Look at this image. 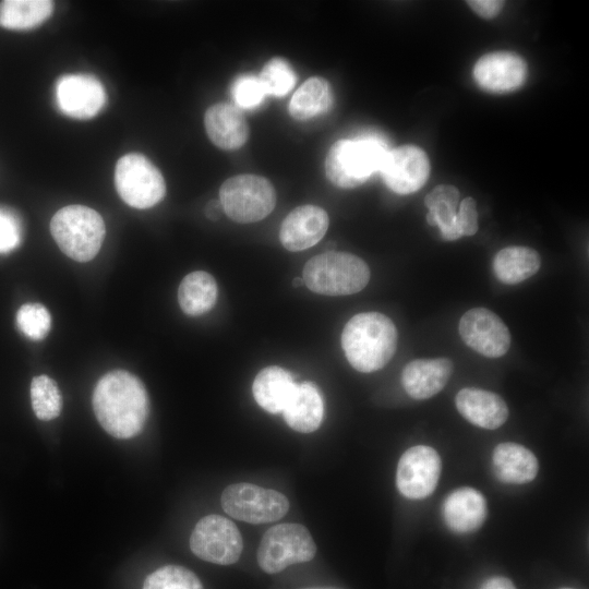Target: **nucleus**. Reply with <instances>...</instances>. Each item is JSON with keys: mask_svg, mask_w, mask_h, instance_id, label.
Here are the masks:
<instances>
[{"mask_svg": "<svg viewBox=\"0 0 589 589\" xmlns=\"http://www.w3.org/2000/svg\"><path fill=\"white\" fill-rule=\"evenodd\" d=\"M231 94L236 105L243 109L256 108L266 96L259 76L253 74L238 76L232 83Z\"/></svg>", "mask_w": 589, "mask_h": 589, "instance_id": "33", "label": "nucleus"}, {"mask_svg": "<svg viewBox=\"0 0 589 589\" xmlns=\"http://www.w3.org/2000/svg\"><path fill=\"white\" fill-rule=\"evenodd\" d=\"M458 412L471 424L495 430L508 418V407L504 399L490 390L466 387L455 398Z\"/></svg>", "mask_w": 589, "mask_h": 589, "instance_id": "19", "label": "nucleus"}, {"mask_svg": "<svg viewBox=\"0 0 589 589\" xmlns=\"http://www.w3.org/2000/svg\"><path fill=\"white\" fill-rule=\"evenodd\" d=\"M219 202L230 219L241 224L255 223L275 208L276 191L264 177L238 175L221 184Z\"/></svg>", "mask_w": 589, "mask_h": 589, "instance_id": "6", "label": "nucleus"}, {"mask_svg": "<svg viewBox=\"0 0 589 589\" xmlns=\"http://www.w3.org/2000/svg\"><path fill=\"white\" fill-rule=\"evenodd\" d=\"M469 7L481 17L492 19L496 16L504 5L500 0H471L467 1Z\"/></svg>", "mask_w": 589, "mask_h": 589, "instance_id": "36", "label": "nucleus"}, {"mask_svg": "<svg viewBox=\"0 0 589 589\" xmlns=\"http://www.w3.org/2000/svg\"><path fill=\"white\" fill-rule=\"evenodd\" d=\"M459 196L457 188L441 184L435 187L424 199L428 208V224L437 226L442 237L449 241L461 237L456 223Z\"/></svg>", "mask_w": 589, "mask_h": 589, "instance_id": "24", "label": "nucleus"}, {"mask_svg": "<svg viewBox=\"0 0 589 589\" xmlns=\"http://www.w3.org/2000/svg\"><path fill=\"white\" fill-rule=\"evenodd\" d=\"M304 284L303 279L302 278H294L293 279V286L294 287H300Z\"/></svg>", "mask_w": 589, "mask_h": 589, "instance_id": "39", "label": "nucleus"}, {"mask_svg": "<svg viewBox=\"0 0 589 589\" xmlns=\"http://www.w3.org/2000/svg\"><path fill=\"white\" fill-rule=\"evenodd\" d=\"M21 242V227L16 217L0 208V253L15 249Z\"/></svg>", "mask_w": 589, "mask_h": 589, "instance_id": "34", "label": "nucleus"}, {"mask_svg": "<svg viewBox=\"0 0 589 589\" xmlns=\"http://www.w3.org/2000/svg\"><path fill=\"white\" fill-rule=\"evenodd\" d=\"M142 589H203V586L190 569L166 565L149 574Z\"/></svg>", "mask_w": 589, "mask_h": 589, "instance_id": "31", "label": "nucleus"}, {"mask_svg": "<svg viewBox=\"0 0 589 589\" xmlns=\"http://www.w3.org/2000/svg\"><path fill=\"white\" fill-rule=\"evenodd\" d=\"M477 84L490 93H508L518 89L526 81L527 64L512 51H494L482 56L473 67Z\"/></svg>", "mask_w": 589, "mask_h": 589, "instance_id": "15", "label": "nucleus"}, {"mask_svg": "<svg viewBox=\"0 0 589 589\" xmlns=\"http://www.w3.org/2000/svg\"><path fill=\"white\" fill-rule=\"evenodd\" d=\"M56 101L64 115L75 119H89L104 107L106 92L93 75L67 74L56 84Z\"/></svg>", "mask_w": 589, "mask_h": 589, "instance_id": "14", "label": "nucleus"}, {"mask_svg": "<svg viewBox=\"0 0 589 589\" xmlns=\"http://www.w3.org/2000/svg\"><path fill=\"white\" fill-rule=\"evenodd\" d=\"M218 288L214 277L203 271L188 274L178 289L181 310L191 316L208 312L216 303Z\"/></svg>", "mask_w": 589, "mask_h": 589, "instance_id": "26", "label": "nucleus"}, {"mask_svg": "<svg viewBox=\"0 0 589 589\" xmlns=\"http://www.w3.org/2000/svg\"><path fill=\"white\" fill-rule=\"evenodd\" d=\"M302 279L316 293L347 296L361 291L368 285L370 268L357 255L328 251L305 263Z\"/></svg>", "mask_w": 589, "mask_h": 589, "instance_id": "4", "label": "nucleus"}, {"mask_svg": "<svg viewBox=\"0 0 589 589\" xmlns=\"http://www.w3.org/2000/svg\"><path fill=\"white\" fill-rule=\"evenodd\" d=\"M387 145L373 134L335 142L325 159V173L332 184L352 189L380 171Z\"/></svg>", "mask_w": 589, "mask_h": 589, "instance_id": "3", "label": "nucleus"}, {"mask_svg": "<svg viewBox=\"0 0 589 589\" xmlns=\"http://www.w3.org/2000/svg\"><path fill=\"white\" fill-rule=\"evenodd\" d=\"M456 223L458 230L462 236H473L478 231V212L476 201L468 196L465 197L458 207Z\"/></svg>", "mask_w": 589, "mask_h": 589, "instance_id": "35", "label": "nucleus"}, {"mask_svg": "<svg viewBox=\"0 0 589 589\" xmlns=\"http://www.w3.org/2000/svg\"><path fill=\"white\" fill-rule=\"evenodd\" d=\"M53 10L49 0H4L0 3V26L29 29L47 20Z\"/></svg>", "mask_w": 589, "mask_h": 589, "instance_id": "28", "label": "nucleus"}, {"mask_svg": "<svg viewBox=\"0 0 589 589\" xmlns=\"http://www.w3.org/2000/svg\"><path fill=\"white\" fill-rule=\"evenodd\" d=\"M283 413L287 424L297 432L311 433L317 430L324 413L318 388L310 382L297 385Z\"/></svg>", "mask_w": 589, "mask_h": 589, "instance_id": "22", "label": "nucleus"}, {"mask_svg": "<svg viewBox=\"0 0 589 589\" xmlns=\"http://www.w3.org/2000/svg\"><path fill=\"white\" fill-rule=\"evenodd\" d=\"M442 515L445 525L453 532L471 533L485 521L488 503L478 490L469 486L458 488L444 500Z\"/></svg>", "mask_w": 589, "mask_h": 589, "instance_id": "17", "label": "nucleus"}, {"mask_svg": "<svg viewBox=\"0 0 589 589\" xmlns=\"http://www.w3.org/2000/svg\"><path fill=\"white\" fill-rule=\"evenodd\" d=\"M454 371L448 358L416 359L408 362L401 372V384L413 399L423 400L440 393Z\"/></svg>", "mask_w": 589, "mask_h": 589, "instance_id": "18", "label": "nucleus"}, {"mask_svg": "<svg viewBox=\"0 0 589 589\" xmlns=\"http://www.w3.org/2000/svg\"><path fill=\"white\" fill-rule=\"evenodd\" d=\"M459 335L464 342L486 358H500L509 349L510 333L494 312L485 308L468 310L460 318Z\"/></svg>", "mask_w": 589, "mask_h": 589, "instance_id": "12", "label": "nucleus"}, {"mask_svg": "<svg viewBox=\"0 0 589 589\" xmlns=\"http://www.w3.org/2000/svg\"><path fill=\"white\" fill-rule=\"evenodd\" d=\"M50 232L65 255L77 262H87L100 250L106 226L95 209L84 205H69L53 215Z\"/></svg>", "mask_w": 589, "mask_h": 589, "instance_id": "5", "label": "nucleus"}, {"mask_svg": "<svg viewBox=\"0 0 589 589\" xmlns=\"http://www.w3.org/2000/svg\"><path fill=\"white\" fill-rule=\"evenodd\" d=\"M190 548L201 560L230 565L240 558L243 541L231 520L213 514L197 521L190 537Z\"/></svg>", "mask_w": 589, "mask_h": 589, "instance_id": "10", "label": "nucleus"}, {"mask_svg": "<svg viewBox=\"0 0 589 589\" xmlns=\"http://www.w3.org/2000/svg\"><path fill=\"white\" fill-rule=\"evenodd\" d=\"M398 334L393 321L380 312L352 316L341 333V347L350 365L371 373L384 368L393 358Z\"/></svg>", "mask_w": 589, "mask_h": 589, "instance_id": "2", "label": "nucleus"}, {"mask_svg": "<svg viewBox=\"0 0 589 589\" xmlns=\"http://www.w3.org/2000/svg\"><path fill=\"white\" fill-rule=\"evenodd\" d=\"M302 589H340L336 587H310V588H302Z\"/></svg>", "mask_w": 589, "mask_h": 589, "instance_id": "40", "label": "nucleus"}, {"mask_svg": "<svg viewBox=\"0 0 589 589\" xmlns=\"http://www.w3.org/2000/svg\"><path fill=\"white\" fill-rule=\"evenodd\" d=\"M93 409L107 433L117 438H131L144 428L148 396L139 377L124 370H113L96 384Z\"/></svg>", "mask_w": 589, "mask_h": 589, "instance_id": "1", "label": "nucleus"}, {"mask_svg": "<svg viewBox=\"0 0 589 589\" xmlns=\"http://www.w3.org/2000/svg\"><path fill=\"white\" fill-rule=\"evenodd\" d=\"M209 140L225 151L238 149L245 144L250 130L241 110L227 103L211 106L204 116Z\"/></svg>", "mask_w": 589, "mask_h": 589, "instance_id": "20", "label": "nucleus"}, {"mask_svg": "<svg viewBox=\"0 0 589 589\" xmlns=\"http://www.w3.org/2000/svg\"><path fill=\"white\" fill-rule=\"evenodd\" d=\"M492 461L494 473L503 483L525 484L531 482L539 471L534 454L518 443L506 442L496 445Z\"/></svg>", "mask_w": 589, "mask_h": 589, "instance_id": "21", "label": "nucleus"}, {"mask_svg": "<svg viewBox=\"0 0 589 589\" xmlns=\"http://www.w3.org/2000/svg\"><path fill=\"white\" fill-rule=\"evenodd\" d=\"M220 501L228 515L250 524L279 520L289 509V502L280 492L245 482L228 485Z\"/></svg>", "mask_w": 589, "mask_h": 589, "instance_id": "9", "label": "nucleus"}, {"mask_svg": "<svg viewBox=\"0 0 589 589\" xmlns=\"http://www.w3.org/2000/svg\"><path fill=\"white\" fill-rule=\"evenodd\" d=\"M31 400L39 420L57 418L62 409V396L56 382L47 375H38L31 383Z\"/></svg>", "mask_w": 589, "mask_h": 589, "instance_id": "29", "label": "nucleus"}, {"mask_svg": "<svg viewBox=\"0 0 589 589\" xmlns=\"http://www.w3.org/2000/svg\"><path fill=\"white\" fill-rule=\"evenodd\" d=\"M561 589H572V588H561Z\"/></svg>", "mask_w": 589, "mask_h": 589, "instance_id": "41", "label": "nucleus"}, {"mask_svg": "<svg viewBox=\"0 0 589 589\" xmlns=\"http://www.w3.org/2000/svg\"><path fill=\"white\" fill-rule=\"evenodd\" d=\"M442 470L438 453L426 445L408 448L399 458L396 485L410 500H422L435 490Z\"/></svg>", "mask_w": 589, "mask_h": 589, "instance_id": "11", "label": "nucleus"}, {"mask_svg": "<svg viewBox=\"0 0 589 589\" xmlns=\"http://www.w3.org/2000/svg\"><path fill=\"white\" fill-rule=\"evenodd\" d=\"M115 185L124 203L139 209L156 205L166 194V183L158 168L136 153L117 161Z\"/></svg>", "mask_w": 589, "mask_h": 589, "instance_id": "8", "label": "nucleus"}, {"mask_svg": "<svg viewBox=\"0 0 589 589\" xmlns=\"http://www.w3.org/2000/svg\"><path fill=\"white\" fill-rule=\"evenodd\" d=\"M333 94L328 82L320 76L308 79L293 94L288 110L296 120H309L328 111Z\"/></svg>", "mask_w": 589, "mask_h": 589, "instance_id": "27", "label": "nucleus"}, {"mask_svg": "<svg viewBox=\"0 0 589 589\" xmlns=\"http://www.w3.org/2000/svg\"><path fill=\"white\" fill-rule=\"evenodd\" d=\"M540 266L539 253L528 247L504 248L493 260V272L496 278L507 285H516L532 277Z\"/></svg>", "mask_w": 589, "mask_h": 589, "instance_id": "25", "label": "nucleus"}, {"mask_svg": "<svg viewBox=\"0 0 589 589\" xmlns=\"http://www.w3.org/2000/svg\"><path fill=\"white\" fill-rule=\"evenodd\" d=\"M16 324L26 337L40 340L49 333L51 317L43 304L26 303L16 313Z\"/></svg>", "mask_w": 589, "mask_h": 589, "instance_id": "32", "label": "nucleus"}, {"mask_svg": "<svg viewBox=\"0 0 589 589\" xmlns=\"http://www.w3.org/2000/svg\"><path fill=\"white\" fill-rule=\"evenodd\" d=\"M223 207L219 201L213 200L206 206V216L211 220H217L220 218Z\"/></svg>", "mask_w": 589, "mask_h": 589, "instance_id": "38", "label": "nucleus"}, {"mask_svg": "<svg viewBox=\"0 0 589 589\" xmlns=\"http://www.w3.org/2000/svg\"><path fill=\"white\" fill-rule=\"evenodd\" d=\"M259 79L266 95L283 97L293 88L297 75L288 61L276 57L265 63Z\"/></svg>", "mask_w": 589, "mask_h": 589, "instance_id": "30", "label": "nucleus"}, {"mask_svg": "<svg viewBox=\"0 0 589 589\" xmlns=\"http://www.w3.org/2000/svg\"><path fill=\"white\" fill-rule=\"evenodd\" d=\"M380 172L390 191L406 195L425 184L430 175V161L420 147L404 145L386 153Z\"/></svg>", "mask_w": 589, "mask_h": 589, "instance_id": "13", "label": "nucleus"}, {"mask_svg": "<svg viewBox=\"0 0 589 589\" xmlns=\"http://www.w3.org/2000/svg\"><path fill=\"white\" fill-rule=\"evenodd\" d=\"M329 225L327 213L316 205H302L291 211L284 219L279 239L291 252L306 250L316 244Z\"/></svg>", "mask_w": 589, "mask_h": 589, "instance_id": "16", "label": "nucleus"}, {"mask_svg": "<svg viewBox=\"0 0 589 589\" xmlns=\"http://www.w3.org/2000/svg\"><path fill=\"white\" fill-rule=\"evenodd\" d=\"M316 545L301 524L285 522L271 527L257 549V564L267 574H277L288 566L311 561Z\"/></svg>", "mask_w": 589, "mask_h": 589, "instance_id": "7", "label": "nucleus"}, {"mask_svg": "<svg viewBox=\"0 0 589 589\" xmlns=\"http://www.w3.org/2000/svg\"><path fill=\"white\" fill-rule=\"evenodd\" d=\"M296 387L297 384L287 370L272 365L257 373L252 393L260 407L271 413H277L284 411Z\"/></svg>", "mask_w": 589, "mask_h": 589, "instance_id": "23", "label": "nucleus"}, {"mask_svg": "<svg viewBox=\"0 0 589 589\" xmlns=\"http://www.w3.org/2000/svg\"><path fill=\"white\" fill-rule=\"evenodd\" d=\"M480 589H516L512 580L503 576L486 579Z\"/></svg>", "mask_w": 589, "mask_h": 589, "instance_id": "37", "label": "nucleus"}]
</instances>
